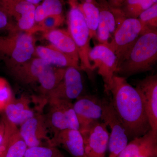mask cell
Listing matches in <instances>:
<instances>
[{
  "label": "cell",
  "mask_w": 157,
  "mask_h": 157,
  "mask_svg": "<svg viewBox=\"0 0 157 157\" xmlns=\"http://www.w3.org/2000/svg\"><path fill=\"white\" fill-rule=\"evenodd\" d=\"M109 94L129 140L142 136L151 129L141 95L126 78L114 75Z\"/></svg>",
  "instance_id": "1"
},
{
  "label": "cell",
  "mask_w": 157,
  "mask_h": 157,
  "mask_svg": "<svg viewBox=\"0 0 157 157\" xmlns=\"http://www.w3.org/2000/svg\"><path fill=\"white\" fill-rule=\"evenodd\" d=\"M157 60V29H147L118 64L116 75L126 77L150 71Z\"/></svg>",
  "instance_id": "2"
},
{
  "label": "cell",
  "mask_w": 157,
  "mask_h": 157,
  "mask_svg": "<svg viewBox=\"0 0 157 157\" xmlns=\"http://www.w3.org/2000/svg\"><path fill=\"white\" fill-rule=\"evenodd\" d=\"M68 3L70 7L67 19V30L77 47L80 70L86 72L89 77L92 78L94 71L89 58L91 49L90 30L77 0H68Z\"/></svg>",
  "instance_id": "3"
},
{
  "label": "cell",
  "mask_w": 157,
  "mask_h": 157,
  "mask_svg": "<svg viewBox=\"0 0 157 157\" xmlns=\"http://www.w3.org/2000/svg\"><path fill=\"white\" fill-rule=\"evenodd\" d=\"M36 40L33 35L17 31L3 36L0 45V60L8 69L34 57Z\"/></svg>",
  "instance_id": "4"
},
{
  "label": "cell",
  "mask_w": 157,
  "mask_h": 157,
  "mask_svg": "<svg viewBox=\"0 0 157 157\" xmlns=\"http://www.w3.org/2000/svg\"><path fill=\"white\" fill-rule=\"evenodd\" d=\"M111 9L116 27L108 46L115 53L118 64L138 39L142 27L138 18L125 17L119 9Z\"/></svg>",
  "instance_id": "5"
},
{
  "label": "cell",
  "mask_w": 157,
  "mask_h": 157,
  "mask_svg": "<svg viewBox=\"0 0 157 157\" xmlns=\"http://www.w3.org/2000/svg\"><path fill=\"white\" fill-rule=\"evenodd\" d=\"M47 104L48 112L45 117L48 130L53 135L66 129L79 130V123L72 101L51 99Z\"/></svg>",
  "instance_id": "6"
},
{
  "label": "cell",
  "mask_w": 157,
  "mask_h": 157,
  "mask_svg": "<svg viewBox=\"0 0 157 157\" xmlns=\"http://www.w3.org/2000/svg\"><path fill=\"white\" fill-rule=\"evenodd\" d=\"M89 58L93 70H98L103 79L104 91L109 95L113 77L117 71V57L107 45L98 43L91 49Z\"/></svg>",
  "instance_id": "7"
},
{
  "label": "cell",
  "mask_w": 157,
  "mask_h": 157,
  "mask_svg": "<svg viewBox=\"0 0 157 157\" xmlns=\"http://www.w3.org/2000/svg\"><path fill=\"white\" fill-rule=\"evenodd\" d=\"M103 114L101 120L110 129L109 134L108 157H117L128 143L126 132L116 112L111 100H102Z\"/></svg>",
  "instance_id": "8"
},
{
  "label": "cell",
  "mask_w": 157,
  "mask_h": 157,
  "mask_svg": "<svg viewBox=\"0 0 157 157\" xmlns=\"http://www.w3.org/2000/svg\"><path fill=\"white\" fill-rule=\"evenodd\" d=\"M79 131L84 140L86 157H106L109 133L104 122H96Z\"/></svg>",
  "instance_id": "9"
},
{
  "label": "cell",
  "mask_w": 157,
  "mask_h": 157,
  "mask_svg": "<svg viewBox=\"0 0 157 157\" xmlns=\"http://www.w3.org/2000/svg\"><path fill=\"white\" fill-rule=\"evenodd\" d=\"M80 70L75 67L66 68L61 81L48 94L47 102L51 99L72 101L81 96L84 86Z\"/></svg>",
  "instance_id": "10"
},
{
  "label": "cell",
  "mask_w": 157,
  "mask_h": 157,
  "mask_svg": "<svg viewBox=\"0 0 157 157\" xmlns=\"http://www.w3.org/2000/svg\"><path fill=\"white\" fill-rule=\"evenodd\" d=\"M36 6L25 0H0V9L15 21L18 31L27 32L35 24Z\"/></svg>",
  "instance_id": "11"
},
{
  "label": "cell",
  "mask_w": 157,
  "mask_h": 157,
  "mask_svg": "<svg viewBox=\"0 0 157 157\" xmlns=\"http://www.w3.org/2000/svg\"><path fill=\"white\" fill-rule=\"evenodd\" d=\"M73 105L79 123V130L85 128L101 120L103 102L97 96L82 95Z\"/></svg>",
  "instance_id": "12"
},
{
  "label": "cell",
  "mask_w": 157,
  "mask_h": 157,
  "mask_svg": "<svg viewBox=\"0 0 157 157\" xmlns=\"http://www.w3.org/2000/svg\"><path fill=\"white\" fill-rule=\"evenodd\" d=\"M51 66L34 57L25 63L8 69L11 76L24 85L39 84L45 72Z\"/></svg>",
  "instance_id": "13"
},
{
  "label": "cell",
  "mask_w": 157,
  "mask_h": 157,
  "mask_svg": "<svg viewBox=\"0 0 157 157\" xmlns=\"http://www.w3.org/2000/svg\"><path fill=\"white\" fill-rule=\"evenodd\" d=\"M20 133L28 147L42 146L43 140L47 142L50 138L49 130L45 114L38 113L20 125Z\"/></svg>",
  "instance_id": "14"
},
{
  "label": "cell",
  "mask_w": 157,
  "mask_h": 157,
  "mask_svg": "<svg viewBox=\"0 0 157 157\" xmlns=\"http://www.w3.org/2000/svg\"><path fill=\"white\" fill-rule=\"evenodd\" d=\"M135 87L141 95L151 128L157 132V74L137 81Z\"/></svg>",
  "instance_id": "15"
},
{
  "label": "cell",
  "mask_w": 157,
  "mask_h": 157,
  "mask_svg": "<svg viewBox=\"0 0 157 157\" xmlns=\"http://www.w3.org/2000/svg\"><path fill=\"white\" fill-rule=\"evenodd\" d=\"M48 146L61 145L72 157H86L84 140L79 130L66 129L54 135L47 142Z\"/></svg>",
  "instance_id": "16"
},
{
  "label": "cell",
  "mask_w": 157,
  "mask_h": 157,
  "mask_svg": "<svg viewBox=\"0 0 157 157\" xmlns=\"http://www.w3.org/2000/svg\"><path fill=\"white\" fill-rule=\"evenodd\" d=\"M147 155L157 157V132L151 129L131 140L117 157H133Z\"/></svg>",
  "instance_id": "17"
},
{
  "label": "cell",
  "mask_w": 157,
  "mask_h": 157,
  "mask_svg": "<svg viewBox=\"0 0 157 157\" xmlns=\"http://www.w3.org/2000/svg\"><path fill=\"white\" fill-rule=\"evenodd\" d=\"M99 10L97 39L99 43L108 46L116 27L112 9L107 0H96Z\"/></svg>",
  "instance_id": "18"
},
{
  "label": "cell",
  "mask_w": 157,
  "mask_h": 157,
  "mask_svg": "<svg viewBox=\"0 0 157 157\" xmlns=\"http://www.w3.org/2000/svg\"><path fill=\"white\" fill-rule=\"evenodd\" d=\"M42 38L48 41L50 45L79 64L77 47L67 30L58 28L43 33Z\"/></svg>",
  "instance_id": "19"
},
{
  "label": "cell",
  "mask_w": 157,
  "mask_h": 157,
  "mask_svg": "<svg viewBox=\"0 0 157 157\" xmlns=\"http://www.w3.org/2000/svg\"><path fill=\"white\" fill-rule=\"evenodd\" d=\"M5 117L16 125H21L36 114L31 107V101L26 96L14 99L5 108Z\"/></svg>",
  "instance_id": "20"
},
{
  "label": "cell",
  "mask_w": 157,
  "mask_h": 157,
  "mask_svg": "<svg viewBox=\"0 0 157 157\" xmlns=\"http://www.w3.org/2000/svg\"><path fill=\"white\" fill-rule=\"evenodd\" d=\"M34 57L41 59L47 64L55 67H73L80 69L79 64L51 45L36 46Z\"/></svg>",
  "instance_id": "21"
},
{
  "label": "cell",
  "mask_w": 157,
  "mask_h": 157,
  "mask_svg": "<svg viewBox=\"0 0 157 157\" xmlns=\"http://www.w3.org/2000/svg\"><path fill=\"white\" fill-rule=\"evenodd\" d=\"M90 31L91 39H97L99 10L96 0H77Z\"/></svg>",
  "instance_id": "22"
},
{
  "label": "cell",
  "mask_w": 157,
  "mask_h": 157,
  "mask_svg": "<svg viewBox=\"0 0 157 157\" xmlns=\"http://www.w3.org/2000/svg\"><path fill=\"white\" fill-rule=\"evenodd\" d=\"M65 0H43L36 6L35 24L50 15H64Z\"/></svg>",
  "instance_id": "23"
},
{
  "label": "cell",
  "mask_w": 157,
  "mask_h": 157,
  "mask_svg": "<svg viewBox=\"0 0 157 157\" xmlns=\"http://www.w3.org/2000/svg\"><path fill=\"white\" fill-rule=\"evenodd\" d=\"M153 4L152 0H126L117 9L125 17L137 18L142 12Z\"/></svg>",
  "instance_id": "24"
},
{
  "label": "cell",
  "mask_w": 157,
  "mask_h": 157,
  "mask_svg": "<svg viewBox=\"0 0 157 157\" xmlns=\"http://www.w3.org/2000/svg\"><path fill=\"white\" fill-rule=\"evenodd\" d=\"M28 148L17 125L14 124L5 157H24Z\"/></svg>",
  "instance_id": "25"
},
{
  "label": "cell",
  "mask_w": 157,
  "mask_h": 157,
  "mask_svg": "<svg viewBox=\"0 0 157 157\" xmlns=\"http://www.w3.org/2000/svg\"><path fill=\"white\" fill-rule=\"evenodd\" d=\"M64 21V15H50L45 17L42 21L35 24L34 26L27 32L33 35L38 32L42 33H47L58 28Z\"/></svg>",
  "instance_id": "26"
},
{
  "label": "cell",
  "mask_w": 157,
  "mask_h": 157,
  "mask_svg": "<svg viewBox=\"0 0 157 157\" xmlns=\"http://www.w3.org/2000/svg\"><path fill=\"white\" fill-rule=\"evenodd\" d=\"M24 157H67L56 147L38 146L28 147Z\"/></svg>",
  "instance_id": "27"
},
{
  "label": "cell",
  "mask_w": 157,
  "mask_h": 157,
  "mask_svg": "<svg viewBox=\"0 0 157 157\" xmlns=\"http://www.w3.org/2000/svg\"><path fill=\"white\" fill-rule=\"evenodd\" d=\"M137 18L142 25V31L147 29H157V3L142 12Z\"/></svg>",
  "instance_id": "28"
},
{
  "label": "cell",
  "mask_w": 157,
  "mask_h": 157,
  "mask_svg": "<svg viewBox=\"0 0 157 157\" xmlns=\"http://www.w3.org/2000/svg\"><path fill=\"white\" fill-rule=\"evenodd\" d=\"M14 99L9 82L6 78L0 77V112H3L7 105Z\"/></svg>",
  "instance_id": "29"
},
{
  "label": "cell",
  "mask_w": 157,
  "mask_h": 157,
  "mask_svg": "<svg viewBox=\"0 0 157 157\" xmlns=\"http://www.w3.org/2000/svg\"><path fill=\"white\" fill-rule=\"evenodd\" d=\"M17 31L15 21L0 9V34L5 33L8 35Z\"/></svg>",
  "instance_id": "30"
},
{
  "label": "cell",
  "mask_w": 157,
  "mask_h": 157,
  "mask_svg": "<svg viewBox=\"0 0 157 157\" xmlns=\"http://www.w3.org/2000/svg\"><path fill=\"white\" fill-rule=\"evenodd\" d=\"M109 6L112 9H119L126 0H107Z\"/></svg>",
  "instance_id": "31"
},
{
  "label": "cell",
  "mask_w": 157,
  "mask_h": 157,
  "mask_svg": "<svg viewBox=\"0 0 157 157\" xmlns=\"http://www.w3.org/2000/svg\"><path fill=\"white\" fill-rule=\"evenodd\" d=\"M5 134V124L4 122L1 118L0 120V144L2 143Z\"/></svg>",
  "instance_id": "32"
},
{
  "label": "cell",
  "mask_w": 157,
  "mask_h": 157,
  "mask_svg": "<svg viewBox=\"0 0 157 157\" xmlns=\"http://www.w3.org/2000/svg\"><path fill=\"white\" fill-rule=\"evenodd\" d=\"M25 1L27 2H28L33 4L34 6H37L40 3L42 2L43 0H25Z\"/></svg>",
  "instance_id": "33"
},
{
  "label": "cell",
  "mask_w": 157,
  "mask_h": 157,
  "mask_svg": "<svg viewBox=\"0 0 157 157\" xmlns=\"http://www.w3.org/2000/svg\"><path fill=\"white\" fill-rule=\"evenodd\" d=\"M133 157H155L147 155H141L135 156Z\"/></svg>",
  "instance_id": "34"
},
{
  "label": "cell",
  "mask_w": 157,
  "mask_h": 157,
  "mask_svg": "<svg viewBox=\"0 0 157 157\" xmlns=\"http://www.w3.org/2000/svg\"><path fill=\"white\" fill-rule=\"evenodd\" d=\"M3 36L0 35V45H1V42H2V39Z\"/></svg>",
  "instance_id": "35"
},
{
  "label": "cell",
  "mask_w": 157,
  "mask_h": 157,
  "mask_svg": "<svg viewBox=\"0 0 157 157\" xmlns=\"http://www.w3.org/2000/svg\"><path fill=\"white\" fill-rule=\"evenodd\" d=\"M152 1L154 4H156L157 3V0H152Z\"/></svg>",
  "instance_id": "36"
}]
</instances>
